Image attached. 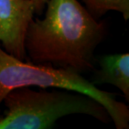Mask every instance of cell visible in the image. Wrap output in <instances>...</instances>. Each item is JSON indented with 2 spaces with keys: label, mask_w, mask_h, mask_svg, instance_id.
Listing matches in <instances>:
<instances>
[{
  "label": "cell",
  "mask_w": 129,
  "mask_h": 129,
  "mask_svg": "<svg viewBox=\"0 0 129 129\" xmlns=\"http://www.w3.org/2000/svg\"><path fill=\"white\" fill-rule=\"evenodd\" d=\"M2 103L6 110L0 117V129H50L71 114L87 115L103 123L111 121L107 111L93 98L64 89L20 87L9 92Z\"/></svg>",
  "instance_id": "7a4b0ae2"
},
{
  "label": "cell",
  "mask_w": 129,
  "mask_h": 129,
  "mask_svg": "<svg viewBox=\"0 0 129 129\" xmlns=\"http://www.w3.org/2000/svg\"><path fill=\"white\" fill-rule=\"evenodd\" d=\"M30 86L64 89L86 95L104 107L116 128H129V108L117 100L116 94L99 89L76 71L19 60L0 46V106L14 89Z\"/></svg>",
  "instance_id": "3957f363"
},
{
  "label": "cell",
  "mask_w": 129,
  "mask_h": 129,
  "mask_svg": "<svg viewBox=\"0 0 129 129\" xmlns=\"http://www.w3.org/2000/svg\"><path fill=\"white\" fill-rule=\"evenodd\" d=\"M43 19H33L24 36L27 60L83 74L95 69V50L107 33L78 0H48Z\"/></svg>",
  "instance_id": "6da1fadb"
},
{
  "label": "cell",
  "mask_w": 129,
  "mask_h": 129,
  "mask_svg": "<svg viewBox=\"0 0 129 129\" xmlns=\"http://www.w3.org/2000/svg\"><path fill=\"white\" fill-rule=\"evenodd\" d=\"M34 14L29 0H0V42L6 52L19 60H27L24 41Z\"/></svg>",
  "instance_id": "277c9868"
},
{
  "label": "cell",
  "mask_w": 129,
  "mask_h": 129,
  "mask_svg": "<svg viewBox=\"0 0 129 129\" xmlns=\"http://www.w3.org/2000/svg\"><path fill=\"white\" fill-rule=\"evenodd\" d=\"M34 5L35 9V14H37L39 15H42L44 10L45 9L46 4L48 0H29Z\"/></svg>",
  "instance_id": "52a82bcc"
},
{
  "label": "cell",
  "mask_w": 129,
  "mask_h": 129,
  "mask_svg": "<svg viewBox=\"0 0 129 129\" xmlns=\"http://www.w3.org/2000/svg\"><path fill=\"white\" fill-rule=\"evenodd\" d=\"M87 10L95 18H101L109 11L122 14L125 21L129 19V0H82Z\"/></svg>",
  "instance_id": "8992f818"
},
{
  "label": "cell",
  "mask_w": 129,
  "mask_h": 129,
  "mask_svg": "<svg viewBox=\"0 0 129 129\" xmlns=\"http://www.w3.org/2000/svg\"><path fill=\"white\" fill-rule=\"evenodd\" d=\"M100 68L91 80L96 85L110 84L117 87L129 101V54L105 55L98 60Z\"/></svg>",
  "instance_id": "5b68a950"
}]
</instances>
